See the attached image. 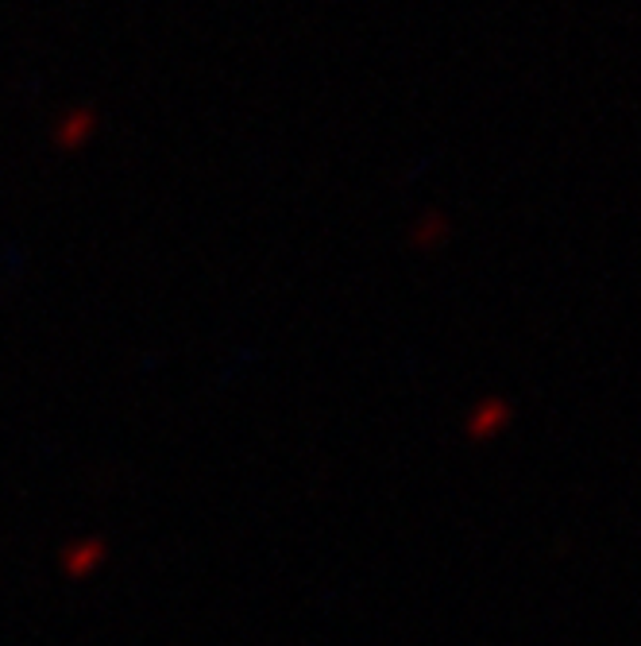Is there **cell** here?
Wrapping results in <instances>:
<instances>
[{
  "instance_id": "6da1fadb",
  "label": "cell",
  "mask_w": 641,
  "mask_h": 646,
  "mask_svg": "<svg viewBox=\"0 0 641 646\" xmlns=\"http://www.w3.org/2000/svg\"><path fill=\"white\" fill-rule=\"evenodd\" d=\"M510 403L507 399H483L472 407V415H468V438H475V442H487V438L503 434L510 426Z\"/></svg>"
},
{
  "instance_id": "7a4b0ae2",
  "label": "cell",
  "mask_w": 641,
  "mask_h": 646,
  "mask_svg": "<svg viewBox=\"0 0 641 646\" xmlns=\"http://www.w3.org/2000/svg\"><path fill=\"white\" fill-rule=\"evenodd\" d=\"M448 232H452V225H448L445 213H425L422 222L414 225V232H410V240H414V248H422V252H433V248L445 244Z\"/></svg>"
},
{
  "instance_id": "3957f363",
  "label": "cell",
  "mask_w": 641,
  "mask_h": 646,
  "mask_svg": "<svg viewBox=\"0 0 641 646\" xmlns=\"http://www.w3.org/2000/svg\"><path fill=\"white\" fill-rule=\"evenodd\" d=\"M89 128H94V117H89V112H77V117H70L66 124L59 128V144H62V147H66V144L74 147L77 140H82L85 132H89Z\"/></svg>"
}]
</instances>
